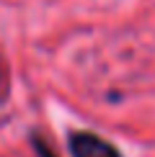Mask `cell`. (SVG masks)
Instances as JSON below:
<instances>
[{"instance_id":"cell-1","label":"cell","mask_w":155,"mask_h":157,"mask_svg":"<svg viewBox=\"0 0 155 157\" xmlns=\"http://www.w3.org/2000/svg\"><path fill=\"white\" fill-rule=\"evenodd\" d=\"M67 147L73 157H121L119 147L93 132H70Z\"/></svg>"},{"instance_id":"cell-2","label":"cell","mask_w":155,"mask_h":157,"mask_svg":"<svg viewBox=\"0 0 155 157\" xmlns=\"http://www.w3.org/2000/svg\"><path fill=\"white\" fill-rule=\"evenodd\" d=\"M31 142H34V149H36V155H39V157H57V155L49 149V144L42 139V136H34Z\"/></svg>"}]
</instances>
